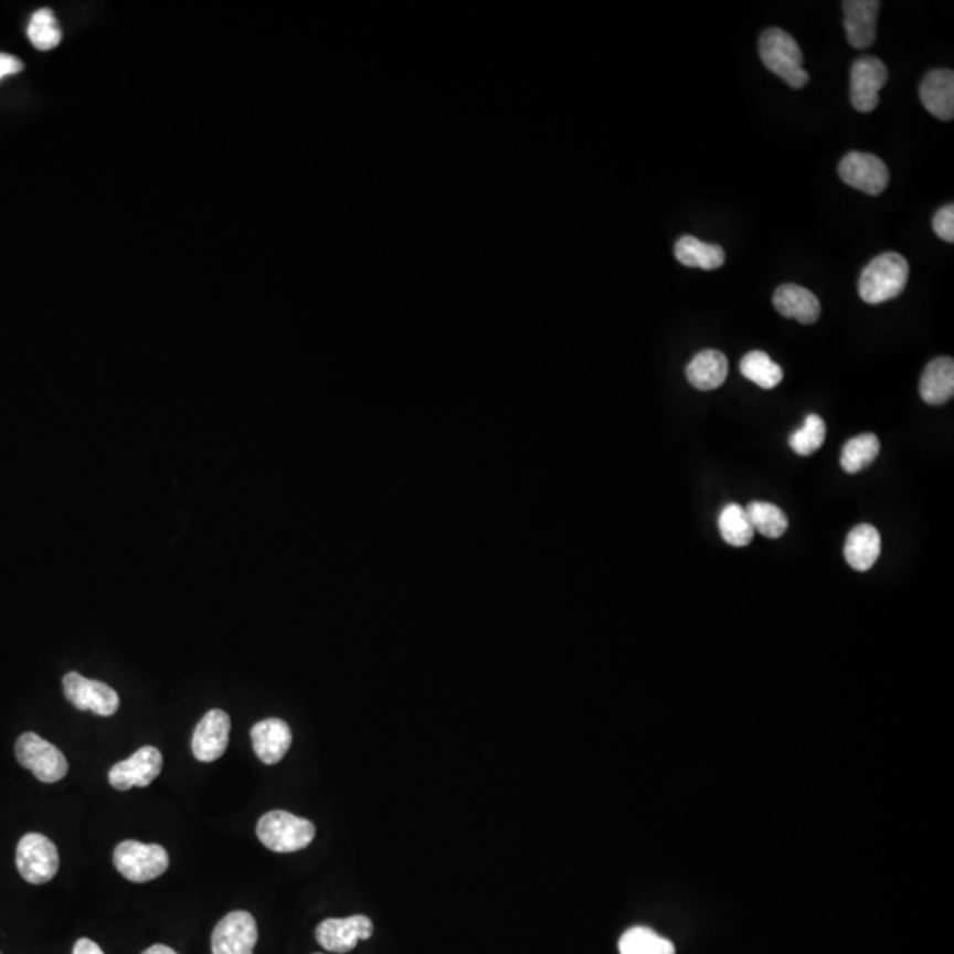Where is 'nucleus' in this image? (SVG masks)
<instances>
[{
  "instance_id": "f257e3e1",
  "label": "nucleus",
  "mask_w": 954,
  "mask_h": 954,
  "mask_svg": "<svg viewBox=\"0 0 954 954\" xmlns=\"http://www.w3.org/2000/svg\"><path fill=\"white\" fill-rule=\"evenodd\" d=\"M909 262L900 253L889 252L866 265L859 276V296L866 305H882L905 290L909 282Z\"/></svg>"
},
{
  "instance_id": "f03ea898",
  "label": "nucleus",
  "mask_w": 954,
  "mask_h": 954,
  "mask_svg": "<svg viewBox=\"0 0 954 954\" xmlns=\"http://www.w3.org/2000/svg\"><path fill=\"white\" fill-rule=\"evenodd\" d=\"M760 59L771 73L794 88L808 84L809 75L803 70L799 44L782 29H768L760 35Z\"/></svg>"
},
{
  "instance_id": "7ed1b4c3",
  "label": "nucleus",
  "mask_w": 954,
  "mask_h": 954,
  "mask_svg": "<svg viewBox=\"0 0 954 954\" xmlns=\"http://www.w3.org/2000/svg\"><path fill=\"white\" fill-rule=\"evenodd\" d=\"M317 829L308 818L296 817L283 809L265 813L256 824V836L273 852H297L314 841Z\"/></svg>"
},
{
  "instance_id": "20e7f679",
  "label": "nucleus",
  "mask_w": 954,
  "mask_h": 954,
  "mask_svg": "<svg viewBox=\"0 0 954 954\" xmlns=\"http://www.w3.org/2000/svg\"><path fill=\"white\" fill-rule=\"evenodd\" d=\"M114 865L129 882L144 883L158 879L170 865V857L161 845L140 844L126 839L114 850Z\"/></svg>"
},
{
  "instance_id": "39448f33",
  "label": "nucleus",
  "mask_w": 954,
  "mask_h": 954,
  "mask_svg": "<svg viewBox=\"0 0 954 954\" xmlns=\"http://www.w3.org/2000/svg\"><path fill=\"white\" fill-rule=\"evenodd\" d=\"M14 755L18 764L29 768L43 783L61 782L70 768L64 753L34 732H25L18 738Z\"/></svg>"
},
{
  "instance_id": "423d86ee",
  "label": "nucleus",
  "mask_w": 954,
  "mask_h": 954,
  "mask_svg": "<svg viewBox=\"0 0 954 954\" xmlns=\"http://www.w3.org/2000/svg\"><path fill=\"white\" fill-rule=\"evenodd\" d=\"M59 850L52 839L29 833L17 847V868L23 880L34 886L50 882L59 871Z\"/></svg>"
},
{
  "instance_id": "0eeeda50",
  "label": "nucleus",
  "mask_w": 954,
  "mask_h": 954,
  "mask_svg": "<svg viewBox=\"0 0 954 954\" xmlns=\"http://www.w3.org/2000/svg\"><path fill=\"white\" fill-rule=\"evenodd\" d=\"M64 695L78 711H93L94 714L114 716L119 711V695L112 686L99 682V680L87 679L80 676L78 671H70L62 679Z\"/></svg>"
},
{
  "instance_id": "6e6552de",
  "label": "nucleus",
  "mask_w": 954,
  "mask_h": 954,
  "mask_svg": "<svg viewBox=\"0 0 954 954\" xmlns=\"http://www.w3.org/2000/svg\"><path fill=\"white\" fill-rule=\"evenodd\" d=\"M258 941L255 918L246 910H235L221 919L211 939L212 954H253Z\"/></svg>"
},
{
  "instance_id": "1a4fd4ad",
  "label": "nucleus",
  "mask_w": 954,
  "mask_h": 954,
  "mask_svg": "<svg viewBox=\"0 0 954 954\" xmlns=\"http://www.w3.org/2000/svg\"><path fill=\"white\" fill-rule=\"evenodd\" d=\"M163 768V755L155 746H144L129 759L120 760L108 771V782L115 791H131L135 786L146 788Z\"/></svg>"
},
{
  "instance_id": "9d476101",
  "label": "nucleus",
  "mask_w": 954,
  "mask_h": 954,
  "mask_svg": "<svg viewBox=\"0 0 954 954\" xmlns=\"http://www.w3.org/2000/svg\"><path fill=\"white\" fill-rule=\"evenodd\" d=\"M838 173L845 184L871 197L882 194L889 184L888 167L882 159L868 152H848L839 161Z\"/></svg>"
},
{
  "instance_id": "9b49d317",
  "label": "nucleus",
  "mask_w": 954,
  "mask_h": 954,
  "mask_svg": "<svg viewBox=\"0 0 954 954\" xmlns=\"http://www.w3.org/2000/svg\"><path fill=\"white\" fill-rule=\"evenodd\" d=\"M888 82V67L880 59H857L850 70V99L854 108L870 114L880 103V88Z\"/></svg>"
},
{
  "instance_id": "f8f14e48",
  "label": "nucleus",
  "mask_w": 954,
  "mask_h": 954,
  "mask_svg": "<svg viewBox=\"0 0 954 954\" xmlns=\"http://www.w3.org/2000/svg\"><path fill=\"white\" fill-rule=\"evenodd\" d=\"M317 942L331 953H349L359 941H368L373 935V923L367 915H352L344 919H326L317 926Z\"/></svg>"
},
{
  "instance_id": "ddd939ff",
  "label": "nucleus",
  "mask_w": 954,
  "mask_h": 954,
  "mask_svg": "<svg viewBox=\"0 0 954 954\" xmlns=\"http://www.w3.org/2000/svg\"><path fill=\"white\" fill-rule=\"evenodd\" d=\"M230 716L221 709H212L194 729L191 751L199 762H214L225 755L230 739Z\"/></svg>"
},
{
  "instance_id": "4468645a",
  "label": "nucleus",
  "mask_w": 954,
  "mask_h": 954,
  "mask_svg": "<svg viewBox=\"0 0 954 954\" xmlns=\"http://www.w3.org/2000/svg\"><path fill=\"white\" fill-rule=\"evenodd\" d=\"M841 8H844V25L848 43L857 50L871 46L877 38L879 0H845Z\"/></svg>"
},
{
  "instance_id": "2eb2a0df",
  "label": "nucleus",
  "mask_w": 954,
  "mask_h": 954,
  "mask_svg": "<svg viewBox=\"0 0 954 954\" xmlns=\"http://www.w3.org/2000/svg\"><path fill=\"white\" fill-rule=\"evenodd\" d=\"M252 742L255 755L261 762L267 765L278 764L290 750V727L279 718L258 721L252 729Z\"/></svg>"
},
{
  "instance_id": "dca6fc26",
  "label": "nucleus",
  "mask_w": 954,
  "mask_h": 954,
  "mask_svg": "<svg viewBox=\"0 0 954 954\" xmlns=\"http://www.w3.org/2000/svg\"><path fill=\"white\" fill-rule=\"evenodd\" d=\"M919 96L924 108L936 119L951 120L954 117V73L951 70L930 71L921 82Z\"/></svg>"
},
{
  "instance_id": "f3484780",
  "label": "nucleus",
  "mask_w": 954,
  "mask_h": 954,
  "mask_svg": "<svg viewBox=\"0 0 954 954\" xmlns=\"http://www.w3.org/2000/svg\"><path fill=\"white\" fill-rule=\"evenodd\" d=\"M773 305L777 314H782L785 318H794L806 326L817 322L822 311L817 296L808 288L799 287L794 283H786L776 288Z\"/></svg>"
},
{
  "instance_id": "a211bd4d",
  "label": "nucleus",
  "mask_w": 954,
  "mask_h": 954,
  "mask_svg": "<svg viewBox=\"0 0 954 954\" xmlns=\"http://www.w3.org/2000/svg\"><path fill=\"white\" fill-rule=\"evenodd\" d=\"M880 541L879 530L870 523H861L848 532L845 541V561L856 571H870L875 562L879 561Z\"/></svg>"
},
{
  "instance_id": "6ab92c4d",
  "label": "nucleus",
  "mask_w": 954,
  "mask_h": 954,
  "mask_svg": "<svg viewBox=\"0 0 954 954\" xmlns=\"http://www.w3.org/2000/svg\"><path fill=\"white\" fill-rule=\"evenodd\" d=\"M727 375H729V359L720 350H702L686 368L689 384L698 391H714L721 388Z\"/></svg>"
},
{
  "instance_id": "aec40b11",
  "label": "nucleus",
  "mask_w": 954,
  "mask_h": 954,
  "mask_svg": "<svg viewBox=\"0 0 954 954\" xmlns=\"http://www.w3.org/2000/svg\"><path fill=\"white\" fill-rule=\"evenodd\" d=\"M919 393L928 405H942L954 394V361L951 358L933 359L924 368L919 382Z\"/></svg>"
},
{
  "instance_id": "412c9836",
  "label": "nucleus",
  "mask_w": 954,
  "mask_h": 954,
  "mask_svg": "<svg viewBox=\"0 0 954 954\" xmlns=\"http://www.w3.org/2000/svg\"><path fill=\"white\" fill-rule=\"evenodd\" d=\"M677 261L686 267H698V269H720L724 264L723 247L718 244L703 243L693 235H685L676 243Z\"/></svg>"
},
{
  "instance_id": "4be33fe9",
  "label": "nucleus",
  "mask_w": 954,
  "mask_h": 954,
  "mask_svg": "<svg viewBox=\"0 0 954 954\" xmlns=\"http://www.w3.org/2000/svg\"><path fill=\"white\" fill-rule=\"evenodd\" d=\"M718 527H720L721 538L730 547H748L755 538V530L748 518L746 508H742L739 504H727L721 509Z\"/></svg>"
},
{
  "instance_id": "5701e85b",
  "label": "nucleus",
  "mask_w": 954,
  "mask_h": 954,
  "mask_svg": "<svg viewBox=\"0 0 954 954\" xmlns=\"http://www.w3.org/2000/svg\"><path fill=\"white\" fill-rule=\"evenodd\" d=\"M880 442L873 433H861L857 437L850 438L841 451V468L847 474H857L870 467L875 458L879 456Z\"/></svg>"
},
{
  "instance_id": "b1692460",
  "label": "nucleus",
  "mask_w": 954,
  "mask_h": 954,
  "mask_svg": "<svg viewBox=\"0 0 954 954\" xmlns=\"http://www.w3.org/2000/svg\"><path fill=\"white\" fill-rule=\"evenodd\" d=\"M621 954H676V945L650 928L635 926L618 941Z\"/></svg>"
},
{
  "instance_id": "393cba45",
  "label": "nucleus",
  "mask_w": 954,
  "mask_h": 954,
  "mask_svg": "<svg viewBox=\"0 0 954 954\" xmlns=\"http://www.w3.org/2000/svg\"><path fill=\"white\" fill-rule=\"evenodd\" d=\"M741 373L762 389H774L783 380L782 367L762 350H753L742 358Z\"/></svg>"
},
{
  "instance_id": "a878e982",
  "label": "nucleus",
  "mask_w": 954,
  "mask_h": 954,
  "mask_svg": "<svg viewBox=\"0 0 954 954\" xmlns=\"http://www.w3.org/2000/svg\"><path fill=\"white\" fill-rule=\"evenodd\" d=\"M753 530L768 539L782 538L788 529V518L771 502H750L746 508Z\"/></svg>"
},
{
  "instance_id": "bb28decb",
  "label": "nucleus",
  "mask_w": 954,
  "mask_h": 954,
  "mask_svg": "<svg viewBox=\"0 0 954 954\" xmlns=\"http://www.w3.org/2000/svg\"><path fill=\"white\" fill-rule=\"evenodd\" d=\"M26 34H29V40L35 49L41 50V52L55 49L61 43L62 38L61 26H59L57 20L50 9H40L32 14Z\"/></svg>"
},
{
  "instance_id": "cd10ccee",
  "label": "nucleus",
  "mask_w": 954,
  "mask_h": 954,
  "mask_svg": "<svg viewBox=\"0 0 954 954\" xmlns=\"http://www.w3.org/2000/svg\"><path fill=\"white\" fill-rule=\"evenodd\" d=\"M826 441V423L820 415L809 414L804 420L803 428L791 435V447L795 455L809 456L817 453Z\"/></svg>"
},
{
  "instance_id": "c85d7f7f",
  "label": "nucleus",
  "mask_w": 954,
  "mask_h": 954,
  "mask_svg": "<svg viewBox=\"0 0 954 954\" xmlns=\"http://www.w3.org/2000/svg\"><path fill=\"white\" fill-rule=\"evenodd\" d=\"M933 232L945 243H954V208L953 203L936 211L932 220Z\"/></svg>"
},
{
  "instance_id": "c756f323",
  "label": "nucleus",
  "mask_w": 954,
  "mask_h": 954,
  "mask_svg": "<svg viewBox=\"0 0 954 954\" xmlns=\"http://www.w3.org/2000/svg\"><path fill=\"white\" fill-rule=\"evenodd\" d=\"M23 71V62L9 53H0V80L9 75H17Z\"/></svg>"
},
{
  "instance_id": "7c9ffc66",
  "label": "nucleus",
  "mask_w": 954,
  "mask_h": 954,
  "mask_svg": "<svg viewBox=\"0 0 954 954\" xmlns=\"http://www.w3.org/2000/svg\"><path fill=\"white\" fill-rule=\"evenodd\" d=\"M73 954H105L102 951V947L96 944V942L91 941V939H80L76 941L75 947H73Z\"/></svg>"
},
{
  "instance_id": "2f4dec72",
  "label": "nucleus",
  "mask_w": 954,
  "mask_h": 954,
  "mask_svg": "<svg viewBox=\"0 0 954 954\" xmlns=\"http://www.w3.org/2000/svg\"><path fill=\"white\" fill-rule=\"evenodd\" d=\"M141 954H177L172 947H168V945L156 944L150 945L149 950L144 951Z\"/></svg>"
}]
</instances>
